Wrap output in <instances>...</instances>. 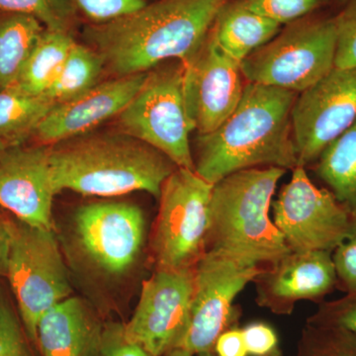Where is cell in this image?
<instances>
[{
    "label": "cell",
    "instance_id": "cell-5",
    "mask_svg": "<svg viewBox=\"0 0 356 356\" xmlns=\"http://www.w3.org/2000/svg\"><path fill=\"white\" fill-rule=\"evenodd\" d=\"M336 13H312L280 32L241 63L248 83L301 93L334 69Z\"/></svg>",
    "mask_w": 356,
    "mask_h": 356
},
{
    "label": "cell",
    "instance_id": "cell-33",
    "mask_svg": "<svg viewBox=\"0 0 356 356\" xmlns=\"http://www.w3.org/2000/svg\"><path fill=\"white\" fill-rule=\"evenodd\" d=\"M98 356H154L140 344L126 337L124 325L107 323L103 325Z\"/></svg>",
    "mask_w": 356,
    "mask_h": 356
},
{
    "label": "cell",
    "instance_id": "cell-26",
    "mask_svg": "<svg viewBox=\"0 0 356 356\" xmlns=\"http://www.w3.org/2000/svg\"><path fill=\"white\" fill-rule=\"evenodd\" d=\"M0 10L31 15L56 31L72 33L79 21L70 0H0Z\"/></svg>",
    "mask_w": 356,
    "mask_h": 356
},
{
    "label": "cell",
    "instance_id": "cell-35",
    "mask_svg": "<svg viewBox=\"0 0 356 356\" xmlns=\"http://www.w3.org/2000/svg\"><path fill=\"white\" fill-rule=\"evenodd\" d=\"M247 346L242 329L231 327L218 337L215 356H248Z\"/></svg>",
    "mask_w": 356,
    "mask_h": 356
},
{
    "label": "cell",
    "instance_id": "cell-15",
    "mask_svg": "<svg viewBox=\"0 0 356 356\" xmlns=\"http://www.w3.org/2000/svg\"><path fill=\"white\" fill-rule=\"evenodd\" d=\"M56 195L50 146L13 145L0 156V206L15 219L37 228L55 229Z\"/></svg>",
    "mask_w": 356,
    "mask_h": 356
},
{
    "label": "cell",
    "instance_id": "cell-4",
    "mask_svg": "<svg viewBox=\"0 0 356 356\" xmlns=\"http://www.w3.org/2000/svg\"><path fill=\"white\" fill-rule=\"evenodd\" d=\"M285 172L274 166L250 168L214 184L208 250L264 267L291 252L269 216L276 187Z\"/></svg>",
    "mask_w": 356,
    "mask_h": 356
},
{
    "label": "cell",
    "instance_id": "cell-38",
    "mask_svg": "<svg viewBox=\"0 0 356 356\" xmlns=\"http://www.w3.org/2000/svg\"><path fill=\"white\" fill-rule=\"evenodd\" d=\"M334 1H336L337 4H339V6H343L344 2L346 1V0H334Z\"/></svg>",
    "mask_w": 356,
    "mask_h": 356
},
{
    "label": "cell",
    "instance_id": "cell-14",
    "mask_svg": "<svg viewBox=\"0 0 356 356\" xmlns=\"http://www.w3.org/2000/svg\"><path fill=\"white\" fill-rule=\"evenodd\" d=\"M184 65L189 113L198 135H206L216 130L242 99L245 84L241 64L208 33L200 51Z\"/></svg>",
    "mask_w": 356,
    "mask_h": 356
},
{
    "label": "cell",
    "instance_id": "cell-28",
    "mask_svg": "<svg viewBox=\"0 0 356 356\" xmlns=\"http://www.w3.org/2000/svg\"><path fill=\"white\" fill-rule=\"evenodd\" d=\"M18 312L0 286V356H34Z\"/></svg>",
    "mask_w": 356,
    "mask_h": 356
},
{
    "label": "cell",
    "instance_id": "cell-34",
    "mask_svg": "<svg viewBox=\"0 0 356 356\" xmlns=\"http://www.w3.org/2000/svg\"><path fill=\"white\" fill-rule=\"evenodd\" d=\"M248 355L267 356L280 353L277 332L264 322H252L242 329Z\"/></svg>",
    "mask_w": 356,
    "mask_h": 356
},
{
    "label": "cell",
    "instance_id": "cell-11",
    "mask_svg": "<svg viewBox=\"0 0 356 356\" xmlns=\"http://www.w3.org/2000/svg\"><path fill=\"white\" fill-rule=\"evenodd\" d=\"M273 201V222L291 252L327 250L343 243L356 220L331 191L312 182L306 168L297 166Z\"/></svg>",
    "mask_w": 356,
    "mask_h": 356
},
{
    "label": "cell",
    "instance_id": "cell-3",
    "mask_svg": "<svg viewBox=\"0 0 356 356\" xmlns=\"http://www.w3.org/2000/svg\"><path fill=\"white\" fill-rule=\"evenodd\" d=\"M56 193L114 197L145 191L159 198L177 166L163 153L127 134L83 135L50 146Z\"/></svg>",
    "mask_w": 356,
    "mask_h": 356
},
{
    "label": "cell",
    "instance_id": "cell-39",
    "mask_svg": "<svg viewBox=\"0 0 356 356\" xmlns=\"http://www.w3.org/2000/svg\"><path fill=\"white\" fill-rule=\"evenodd\" d=\"M281 355H282V353H281V351H280V353H274V355H267V356H281Z\"/></svg>",
    "mask_w": 356,
    "mask_h": 356
},
{
    "label": "cell",
    "instance_id": "cell-32",
    "mask_svg": "<svg viewBox=\"0 0 356 356\" xmlns=\"http://www.w3.org/2000/svg\"><path fill=\"white\" fill-rule=\"evenodd\" d=\"M337 288L344 294L356 292V222L350 235L332 252Z\"/></svg>",
    "mask_w": 356,
    "mask_h": 356
},
{
    "label": "cell",
    "instance_id": "cell-31",
    "mask_svg": "<svg viewBox=\"0 0 356 356\" xmlns=\"http://www.w3.org/2000/svg\"><path fill=\"white\" fill-rule=\"evenodd\" d=\"M307 323L341 327L356 332V292L318 304L317 311L307 318Z\"/></svg>",
    "mask_w": 356,
    "mask_h": 356
},
{
    "label": "cell",
    "instance_id": "cell-2",
    "mask_svg": "<svg viewBox=\"0 0 356 356\" xmlns=\"http://www.w3.org/2000/svg\"><path fill=\"white\" fill-rule=\"evenodd\" d=\"M297 96L273 86L245 84L235 111L216 130L198 135L195 172L215 184L240 170L299 166L291 122Z\"/></svg>",
    "mask_w": 356,
    "mask_h": 356
},
{
    "label": "cell",
    "instance_id": "cell-27",
    "mask_svg": "<svg viewBox=\"0 0 356 356\" xmlns=\"http://www.w3.org/2000/svg\"><path fill=\"white\" fill-rule=\"evenodd\" d=\"M332 1L334 0H242L250 10L281 25L322 10Z\"/></svg>",
    "mask_w": 356,
    "mask_h": 356
},
{
    "label": "cell",
    "instance_id": "cell-29",
    "mask_svg": "<svg viewBox=\"0 0 356 356\" xmlns=\"http://www.w3.org/2000/svg\"><path fill=\"white\" fill-rule=\"evenodd\" d=\"M337 51L334 67H356V0H346L336 13Z\"/></svg>",
    "mask_w": 356,
    "mask_h": 356
},
{
    "label": "cell",
    "instance_id": "cell-17",
    "mask_svg": "<svg viewBox=\"0 0 356 356\" xmlns=\"http://www.w3.org/2000/svg\"><path fill=\"white\" fill-rule=\"evenodd\" d=\"M147 72L117 76L96 84L83 95L56 105L42 120L33 137L53 146L86 135L126 108L146 81Z\"/></svg>",
    "mask_w": 356,
    "mask_h": 356
},
{
    "label": "cell",
    "instance_id": "cell-1",
    "mask_svg": "<svg viewBox=\"0 0 356 356\" xmlns=\"http://www.w3.org/2000/svg\"><path fill=\"white\" fill-rule=\"evenodd\" d=\"M228 0H154L109 22L86 24V44L114 77L147 72L166 60L191 63Z\"/></svg>",
    "mask_w": 356,
    "mask_h": 356
},
{
    "label": "cell",
    "instance_id": "cell-13",
    "mask_svg": "<svg viewBox=\"0 0 356 356\" xmlns=\"http://www.w3.org/2000/svg\"><path fill=\"white\" fill-rule=\"evenodd\" d=\"M195 268L156 269L143 283L139 302L124 325L126 337L154 356H166L184 339L191 321Z\"/></svg>",
    "mask_w": 356,
    "mask_h": 356
},
{
    "label": "cell",
    "instance_id": "cell-18",
    "mask_svg": "<svg viewBox=\"0 0 356 356\" xmlns=\"http://www.w3.org/2000/svg\"><path fill=\"white\" fill-rule=\"evenodd\" d=\"M102 329L95 311L72 296L40 320L36 346L42 356H98Z\"/></svg>",
    "mask_w": 356,
    "mask_h": 356
},
{
    "label": "cell",
    "instance_id": "cell-16",
    "mask_svg": "<svg viewBox=\"0 0 356 356\" xmlns=\"http://www.w3.org/2000/svg\"><path fill=\"white\" fill-rule=\"evenodd\" d=\"M332 252H290L264 267L254 280L257 305L280 316L291 315L300 301L320 304L337 288Z\"/></svg>",
    "mask_w": 356,
    "mask_h": 356
},
{
    "label": "cell",
    "instance_id": "cell-20",
    "mask_svg": "<svg viewBox=\"0 0 356 356\" xmlns=\"http://www.w3.org/2000/svg\"><path fill=\"white\" fill-rule=\"evenodd\" d=\"M312 166L325 188L356 220V120Z\"/></svg>",
    "mask_w": 356,
    "mask_h": 356
},
{
    "label": "cell",
    "instance_id": "cell-8",
    "mask_svg": "<svg viewBox=\"0 0 356 356\" xmlns=\"http://www.w3.org/2000/svg\"><path fill=\"white\" fill-rule=\"evenodd\" d=\"M10 248L6 277L16 300L26 334L36 346L44 314L72 296L69 269L55 229L10 220Z\"/></svg>",
    "mask_w": 356,
    "mask_h": 356
},
{
    "label": "cell",
    "instance_id": "cell-9",
    "mask_svg": "<svg viewBox=\"0 0 356 356\" xmlns=\"http://www.w3.org/2000/svg\"><path fill=\"white\" fill-rule=\"evenodd\" d=\"M213 186L187 168L166 178L151 240L156 269H193L208 252Z\"/></svg>",
    "mask_w": 356,
    "mask_h": 356
},
{
    "label": "cell",
    "instance_id": "cell-36",
    "mask_svg": "<svg viewBox=\"0 0 356 356\" xmlns=\"http://www.w3.org/2000/svg\"><path fill=\"white\" fill-rule=\"evenodd\" d=\"M10 238V220L0 217V277L6 276Z\"/></svg>",
    "mask_w": 356,
    "mask_h": 356
},
{
    "label": "cell",
    "instance_id": "cell-21",
    "mask_svg": "<svg viewBox=\"0 0 356 356\" xmlns=\"http://www.w3.org/2000/svg\"><path fill=\"white\" fill-rule=\"evenodd\" d=\"M74 43L72 33L46 28L10 89L26 95L44 96L57 79Z\"/></svg>",
    "mask_w": 356,
    "mask_h": 356
},
{
    "label": "cell",
    "instance_id": "cell-23",
    "mask_svg": "<svg viewBox=\"0 0 356 356\" xmlns=\"http://www.w3.org/2000/svg\"><path fill=\"white\" fill-rule=\"evenodd\" d=\"M104 72L102 56L88 44L76 41L44 97L55 106L70 102L95 88Z\"/></svg>",
    "mask_w": 356,
    "mask_h": 356
},
{
    "label": "cell",
    "instance_id": "cell-30",
    "mask_svg": "<svg viewBox=\"0 0 356 356\" xmlns=\"http://www.w3.org/2000/svg\"><path fill=\"white\" fill-rule=\"evenodd\" d=\"M89 24H102L139 10L154 0H70Z\"/></svg>",
    "mask_w": 356,
    "mask_h": 356
},
{
    "label": "cell",
    "instance_id": "cell-12",
    "mask_svg": "<svg viewBox=\"0 0 356 356\" xmlns=\"http://www.w3.org/2000/svg\"><path fill=\"white\" fill-rule=\"evenodd\" d=\"M355 120L356 67H334L295 100L291 122L298 165H314Z\"/></svg>",
    "mask_w": 356,
    "mask_h": 356
},
{
    "label": "cell",
    "instance_id": "cell-6",
    "mask_svg": "<svg viewBox=\"0 0 356 356\" xmlns=\"http://www.w3.org/2000/svg\"><path fill=\"white\" fill-rule=\"evenodd\" d=\"M72 261L105 282L123 280L137 266L146 236V220L138 206L93 202L77 208L67 234Z\"/></svg>",
    "mask_w": 356,
    "mask_h": 356
},
{
    "label": "cell",
    "instance_id": "cell-24",
    "mask_svg": "<svg viewBox=\"0 0 356 356\" xmlns=\"http://www.w3.org/2000/svg\"><path fill=\"white\" fill-rule=\"evenodd\" d=\"M54 106L44 96L26 95L10 88L0 91V139L23 144Z\"/></svg>",
    "mask_w": 356,
    "mask_h": 356
},
{
    "label": "cell",
    "instance_id": "cell-25",
    "mask_svg": "<svg viewBox=\"0 0 356 356\" xmlns=\"http://www.w3.org/2000/svg\"><path fill=\"white\" fill-rule=\"evenodd\" d=\"M294 356H356V332L306 323Z\"/></svg>",
    "mask_w": 356,
    "mask_h": 356
},
{
    "label": "cell",
    "instance_id": "cell-19",
    "mask_svg": "<svg viewBox=\"0 0 356 356\" xmlns=\"http://www.w3.org/2000/svg\"><path fill=\"white\" fill-rule=\"evenodd\" d=\"M281 29L282 25L250 10L242 0H228L218 11L209 33L218 46L241 64Z\"/></svg>",
    "mask_w": 356,
    "mask_h": 356
},
{
    "label": "cell",
    "instance_id": "cell-7",
    "mask_svg": "<svg viewBox=\"0 0 356 356\" xmlns=\"http://www.w3.org/2000/svg\"><path fill=\"white\" fill-rule=\"evenodd\" d=\"M185 74L179 60L149 70L139 92L116 118L122 133L158 149L177 168L195 172L189 140L195 126L187 104Z\"/></svg>",
    "mask_w": 356,
    "mask_h": 356
},
{
    "label": "cell",
    "instance_id": "cell-10",
    "mask_svg": "<svg viewBox=\"0 0 356 356\" xmlns=\"http://www.w3.org/2000/svg\"><path fill=\"white\" fill-rule=\"evenodd\" d=\"M262 269L208 250L195 267L188 327L166 356H215L218 337L238 327L240 314L234 301Z\"/></svg>",
    "mask_w": 356,
    "mask_h": 356
},
{
    "label": "cell",
    "instance_id": "cell-22",
    "mask_svg": "<svg viewBox=\"0 0 356 356\" xmlns=\"http://www.w3.org/2000/svg\"><path fill=\"white\" fill-rule=\"evenodd\" d=\"M44 29L31 15L0 10V91L17 81Z\"/></svg>",
    "mask_w": 356,
    "mask_h": 356
},
{
    "label": "cell",
    "instance_id": "cell-37",
    "mask_svg": "<svg viewBox=\"0 0 356 356\" xmlns=\"http://www.w3.org/2000/svg\"><path fill=\"white\" fill-rule=\"evenodd\" d=\"M13 143L8 142V140L0 139V156L6 152V149L13 146Z\"/></svg>",
    "mask_w": 356,
    "mask_h": 356
}]
</instances>
